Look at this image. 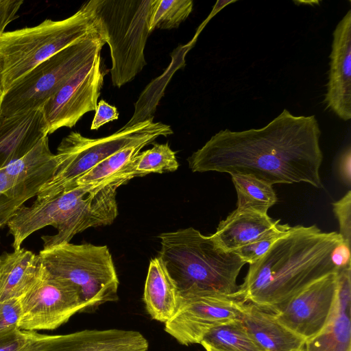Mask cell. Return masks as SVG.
Returning a JSON list of instances; mask_svg holds the SVG:
<instances>
[{
	"label": "cell",
	"instance_id": "6da1fadb",
	"mask_svg": "<svg viewBox=\"0 0 351 351\" xmlns=\"http://www.w3.org/2000/svg\"><path fill=\"white\" fill-rule=\"evenodd\" d=\"M321 130L315 115L287 109L265 126L221 130L188 158L193 172L252 176L269 184L305 182L322 189Z\"/></svg>",
	"mask_w": 351,
	"mask_h": 351
},
{
	"label": "cell",
	"instance_id": "7a4b0ae2",
	"mask_svg": "<svg viewBox=\"0 0 351 351\" xmlns=\"http://www.w3.org/2000/svg\"><path fill=\"white\" fill-rule=\"evenodd\" d=\"M342 241L338 232H324L315 225L291 226L250 265L238 293L245 302L271 312L314 282L337 273L332 253Z\"/></svg>",
	"mask_w": 351,
	"mask_h": 351
},
{
	"label": "cell",
	"instance_id": "3957f363",
	"mask_svg": "<svg viewBox=\"0 0 351 351\" xmlns=\"http://www.w3.org/2000/svg\"><path fill=\"white\" fill-rule=\"evenodd\" d=\"M116 204L110 189L102 184L92 183L63 191L49 199L20 207L7 223L13 238L14 250L21 248L32 234L51 226L54 235L43 236V248L69 243L77 234L89 228L112 223Z\"/></svg>",
	"mask_w": 351,
	"mask_h": 351
},
{
	"label": "cell",
	"instance_id": "277c9868",
	"mask_svg": "<svg viewBox=\"0 0 351 351\" xmlns=\"http://www.w3.org/2000/svg\"><path fill=\"white\" fill-rule=\"evenodd\" d=\"M158 257L179 295L238 291V275L245 263L234 252L219 247L211 236L189 227L159 236Z\"/></svg>",
	"mask_w": 351,
	"mask_h": 351
},
{
	"label": "cell",
	"instance_id": "5b68a950",
	"mask_svg": "<svg viewBox=\"0 0 351 351\" xmlns=\"http://www.w3.org/2000/svg\"><path fill=\"white\" fill-rule=\"evenodd\" d=\"M98 31L85 2L66 19H48L34 27L4 32L0 35L1 96L39 64Z\"/></svg>",
	"mask_w": 351,
	"mask_h": 351
},
{
	"label": "cell",
	"instance_id": "8992f818",
	"mask_svg": "<svg viewBox=\"0 0 351 351\" xmlns=\"http://www.w3.org/2000/svg\"><path fill=\"white\" fill-rule=\"evenodd\" d=\"M156 0H90L87 4L97 29L109 46L111 80L121 88L147 64L145 47Z\"/></svg>",
	"mask_w": 351,
	"mask_h": 351
},
{
	"label": "cell",
	"instance_id": "52a82bcc",
	"mask_svg": "<svg viewBox=\"0 0 351 351\" xmlns=\"http://www.w3.org/2000/svg\"><path fill=\"white\" fill-rule=\"evenodd\" d=\"M173 134L170 125L152 119L123 127L111 135L90 138L71 132L62 138L55 154L57 168L52 178L37 194L38 200L49 199L73 188L75 181L116 152L145 137Z\"/></svg>",
	"mask_w": 351,
	"mask_h": 351
},
{
	"label": "cell",
	"instance_id": "ba28073f",
	"mask_svg": "<svg viewBox=\"0 0 351 351\" xmlns=\"http://www.w3.org/2000/svg\"><path fill=\"white\" fill-rule=\"evenodd\" d=\"M39 256L49 273L77 288L84 311L119 300V278L106 245L64 243L43 248Z\"/></svg>",
	"mask_w": 351,
	"mask_h": 351
},
{
	"label": "cell",
	"instance_id": "9c48e42d",
	"mask_svg": "<svg viewBox=\"0 0 351 351\" xmlns=\"http://www.w3.org/2000/svg\"><path fill=\"white\" fill-rule=\"evenodd\" d=\"M106 44L99 32L90 34L39 64L0 99V115L7 117L42 108Z\"/></svg>",
	"mask_w": 351,
	"mask_h": 351
},
{
	"label": "cell",
	"instance_id": "30bf717a",
	"mask_svg": "<svg viewBox=\"0 0 351 351\" xmlns=\"http://www.w3.org/2000/svg\"><path fill=\"white\" fill-rule=\"evenodd\" d=\"M245 302L233 294L199 293L180 296L175 315L165 330L182 345L200 343L204 335L222 324L242 319Z\"/></svg>",
	"mask_w": 351,
	"mask_h": 351
},
{
	"label": "cell",
	"instance_id": "8fae6325",
	"mask_svg": "<svg viewBox=\"0 0 351 351\" xmlns=\"http://www.w3.org/2000/svg\"><path fill=\"white\" fill-rule=\"evenodd\" d=\"M19 300L21 315L19 328L23 330L56 329L85 309L77 288L51 275L45 267L40 280Z\"/></svg>",
	"mask_w": 351,
	"mask_h": 351
},
{
	"label": "cell",
	"instance_id": "7c38bea8",
	"mask_svg": "<svg viewBox=\"0 0 351 351\" xmlns=\"http://www.w3.org/2000/svg\"><path fill=\"white\" fill-rule=\"evenodd\" d=\"M106 74L99 53L49 99L42 107L48 134L71 128L86 113L95 111Z\"/></svg>",
	"mask_w": 351,
	"mask_h": 351
},
{
	"label": "cell",
	"instance_id": "4fadbf2b",
	"mask_svg": "<svg viewBox=\"0 0 351 351\" xmlns=\"http://www.w3.org/2000/svg\"><path fill=\"white\" fill-rule=\"evenodd\" d=\"M337 293V273H332L311 284L271 312L281 324L306 341L328 324L335 312Z\"/></svg>",
	"mask_w": 351,
	"mask_h": 351
},
{
	"label": "cell",
	"instance_id": "5bb4252c",
	"mask_svg": "<svg viewBox=\"0 0 351 351\" xmlns=\"http://www.w3.org/2000/svg\"><path fill=\"white\" fill-rule=\"evenodd\" d=\"M26 340L19 351H147L149 342L138 331L86 329L64 335H45L25 330Z\"/></svg>",
	"mask_w": 351,
	"mask_h": 351
},
{
	"label": "cell",
	"instance_id": "9a60e30c",
	"mask_svg": "<svg viewBox=\"0 0 351 351\" xmlns=\"http://www.w3.org/2000/svg\"><path fill=\"white\" fill-rule=\"evenodd\" d=\"M325 103L343 121L351 119V10L332 33Z\"/></svg>",
	"mask_w": 351,
	"mask_h": 351
},
{
	"label": "cell",
	"instance_id": "2e32d148",
	"mask_svg": "<svg viewBox=\"0 0 351 351\" xmlns=\"http://www.w3.org/2000/svg\"><path fill=\"white\" fill-rule=\"evenodd\" d=\"M47 135L42 108L0 115V169L22 158Z\"/></svg>",
	"mask_w": 351,
	"mask_h": 351
},
{
	"label": "cell",
	"instance_id": "e0dca14e",
	"mask_svg": "<svg viewBox=\"0 0 351 351\" xmlns=\"http://www.w3.org/2000/svg\"><path fill=\"white\" fill-rule=\"evenodd\" d=\"M351 267L337 272V303L326 328L307 340L305 351H351Z\"/></svg>",
	"mask_w": 351,
	"mask_h": 351
},
{
	"label": "cell",
	"instance_id": "ac0fdd59",
	"mask_svg": "<svg viewBox=\"0 0 351 351\" xmlns=\"http://www.w3.org/2000/svg\"><path fill=\"white\" fill-rule=\"evenodd\" d=\"M283 225L267 214L236 208L219 222L216 232L210 236L219 247L233 252L278 230Z\"/></svg>",
	"mask_w": 351,
	"mask_h": 351
},
{
	"label": "cell",
	"instance_id": "d6986e66",
	"mask_svg": "<svg viewBox=\"0 0 351 351\" xmlns=\"http://www.w3.org/2000/svg\"><path fill=\"white\" fill-rule=\"evenodd\" d=\"M242 320L265 351H305L306 340L281 324L272 312L246 302Z\"/></svg>",
	"mask_w": 351,
	"mask_h": 351
},
{
	"label": "cell",
	"instance_id": "ffe728a7",
	"mask_svg": "<svg viewBox=\"0 0 351 351\" xmlns=\"http://www.w3.org/2000/svg\"><path fill=\"white\" fill-rule=\"evenodd\" d=\"M44 270L40 257L21 248L1 255L0 302L20 298L40 280Z\"/></svg>",
	"mask_w": 351,
	"mask_h": 351
},
{
	"label": "cell",
	"instance_id": "44dd1931",
	"mask_svg": "<svg viewBox=\"0 0 351 351\" xmlns=\"http://www.w3.org/2000/svg\"><path fill=\"white\" fill-rule=\"evenodd\" d=\"M143 301L151 317L163 323L171 319L178 309V291L158 256L149 262Z\"/></svg>",
	"mask_w": 351,
	"mask_h": 351
},
{
	"label": "cell",
	"instance_id": "7402d4cb",
	"mask_svg": "<svg viewBox=\"0 0 351 351\" xmlns=\"http://www.w3.org/2000/svg\"><path fill=\"white\" fill-rule=\"evenodd\" d=\"M200 344L206 351H265L250 336L242 319L211 328Z\"/></svg>",
	"mask_w": 351,
	"mask_h": 351
},
{
	"label": "cell",
	"instance_id": "603a6c76",
	"mask_svg": "<svg viewBox=\"0 0 351 351\" xmlns=\"http://www.w3.org/2000/svg\"><path fill=\"white\" fill-rule=\"evenodd\" d=\"M231 177L237 193V209L267 214L277 202L272 185L249 175L232 174Z\"/></svg>",
	"mask_w": 351,
	"mask_h": 351
},
{
	"label": "cell",
	"instance_id": "cb8c5ba5",
	"mask_svg": "<svg viewBox=\"0 0 351 351\" xmlns=\"http://www.w3.org/2000/svg\"><path fill=\"white\" fill-rule=\"evenodd\" d=\"M158 137L160 136L158 135L149 136L123 147L80 177L73 188L99 182L113 176L138 155L144 147L152 143Z\"/></svg>",
	"mask_w": 351,
	"mask_h": 351
},
{
	"label": "cell",
	"instance_id": "d4e9b609",
	"mask_svg": "<svg viewBox=\"0 0 351 351\" xmlns=\"http://www.w3.org/2000/svg\"><path fill=\"white\" fill-rule=\"evenodd\" d=\"M176 152L168 143L153 144L151 149L140 152L126 165V169L134 177L156 173L173 172L178 169Z\"/></svg>",
	"mask_w": 351,
	"mask_h": 351
},
{
	"label": "cell",
	"instance_id": "484cf974",
	"mask_svg": "<svg viewBox=\"0 0 351 351\" xmlns=\"http://www.w3.org/2000/svg\"><path fill=\"white\" fill-rule=\"evenodd\" d=\"M193 7L191 0H156L150 18V33L156 29L178 27L189 17Z\"/></svg>",
	"mask_w": 351,
	"mask_h": 351
},
{
	"label": "cell",
	"instance_id": "4316f807",
	"mask_svg": "<svg viewBox=\"0 0 351 351\" xmlns=\"http://www.w3.org/2000/svg\"><path fill=\"white\" fill-rule=\"evenodd\" d=\"M33 195L6 172L0 169V229L7 226L16 211Z\"/></svg>",
	"mask_w": 351,
	"mask_h": 351
},
{
	"label": "cell",
	"instance_id": "83f0119b",
	"mask_svg": "<svg viewBox=\"0 0 351 351\" xmlns=\"http://www.w3.org/2000/svg\"><path fill=\"white\" fill-rule=\"evenodd\" d=\"M290 227L288 224H284L278 230L247 245L241 246L233 252L237 254L245 263H247L250 265L254 263L268 252L273 244L283 236Z\"/></svg>",
	"mask_w": 351,
	"mask_h": 351
},
{
	"label": "cell",
	"instance_id": "f1b7e54d",
	"mask_svg": "<svg viewBox=\"0 0 351 351\" xmlns=\"http://www.w3.org/2000/svg\"><path fill=\"white\" fill-rule=\"evenodd\" d=\"M333 212L339 225V234L343 242L350 246L351 240V191L332 203Z\"/></svg>",
	"mask_w": 351,
	"mask_h": 351
},
{
	"label": "cell",
	"instance_id": "f546056e",
	"mask_svg": "<svg viewBox=\"0 0 351 351\" xmlns=\"http://www.w3.org/2000/svg\"><path fill=\"white\" fill-rule=\"evenodd\" d=\"M21 315L19 298L0 302V335L19 328Z\"/></svg>",
	"mask_w": 351,
	"mask_h": 351
},
{
	"label": "cell",
	"instance_id": "4dcf8cb0",
	"mask_svg": "<svg viewBox=\"0 0 351 351\" xmlns=\"http://www.w3.org/2000/svg\"><path fill=\"white\" fill-rule=\"evenodd\" d=\"M117 108L101 99L97 104L90 130H97L104 124L118 119Z\"/></svg>",
	"mask_w": 351,
	"mask_h": 351
},
{
	"label": "cell",
	"instance_id": "1f68e13d",
	"mask_svg": "<svg viewBox=\"0 0 351 351\" xmlns=\"http://www.w3.org/2000/svg\"><path fill=\"white\" fill-rule=\"evenodd\" d=\"M23 0H0V35L6 27L15 20Z\"/></svg>",
	"mask_w": 351,
	"mask_h": 351
},
{
	"label": "cell",
	"instance_id": "d6a6232c",
	"mask_svg": "<svg viewBox=\"0 0 351 351\" xmlns=\"http://www.w3.org/2000/svg\"><path fill=\"white\" fill-rule=\"evenodd\" d=\"M25 340V330L19 328L0 335V351H19Z\"/></svg>",
	"mask_w": 351,
	"mask_h": 351
},
{
	"label": "cell",
	"instance_id": "836d02e7",
	"mask_svg": "<svg viewBox=\"0 0 351 351\" xmlns=\"http://www.w3.org/2000/svg\"><path fill=\"white\" fill-rule=\"evenodd\" d=\"M332 261L338 271L351 266L350 246L343 241L339 243L332 251Z\"/></svg>",
	"mask_w": 351,
	"mask_h": 351
},
{
	"label": "cell",
	"instance_id": "e575fe53",
	"mask_svg": "<svg viewBox=\"0 0 351 351\" xmlns=\"http://www.w3.org/2000/svg\"><path fill=\"white\" fill-rule=\"evenodd\" d=\"M339 169L342 180L346 185L350 186L351 181V149L350 146L341 156Z\"/></svg>",
	"mask_w": 351,
	"mask_h": 351
},
{
	"label": "cell",
	"instance_id": "d590c367",
	"mask_svg": "<svg viewBox=\"0 0 351 351\" xmlns=\"http://www.w3.org/2000/svg\"><path fill=\"white\" fill-rule=\"evenodd\" d=\"M1 90H0V99H1Z\"/></svg>",
	"mask_w": 351,
	"mask_h": 351
},
{
	"label": "cell",
	"instance_id": "8d00e7d4",
	"mask_svg": "<svg viewBox=\"0 0 351 351\" xmlns=\"http://www.w3.org/2000/svg\"><path fill=\"white\" fill-rule=\"evenodd\" d=\"M0 261H1V255H0Z\"/></svg>",
	"mask_w": 351,
	"mask_h": 351
}]
</instances>
